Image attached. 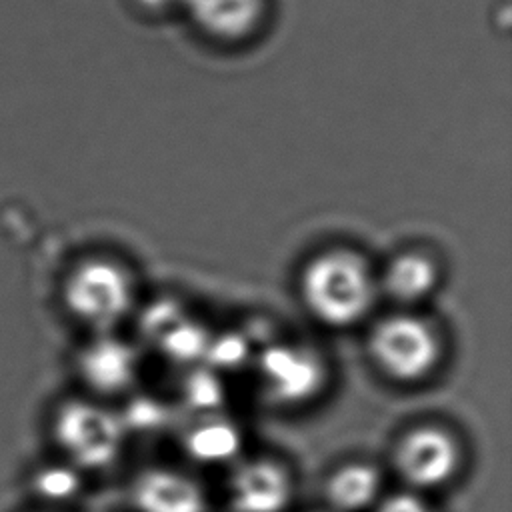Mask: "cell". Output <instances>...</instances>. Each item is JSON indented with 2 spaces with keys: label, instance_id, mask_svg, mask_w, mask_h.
I'll return each mask as SVG.
<instances>
[{
  "label": "cell",
  "instance_id": "cell-1",
  "mask_svg": "<svg viewBox=\"0 0 512 512\" xmlns=\"http://www.w3.org/2000/svg\"><path fill=\"white\" fill-rule=\"evenodd\" d=\"M378 282L366 260L346 248H332L306 262L300 296L306 310L324 326L348 328L374 306Z\"/></svg>",
  "mask_w": 512,
  "mask_h": 512
},
{
  "label": "cell",
  "instance_id": "cell-2",
  "mask_svg": "<svg viewBox=\"0 0 512 512\" xmlns=\"http://www.w3.org/2000/svg\"><path fill=\"white\" fill-rule=\"evenodd\" d=\"M436 330L414 314L380 318L368 334V354L390 380L412 384L426 378L440 360Z\"/></svg>",
  "mask_w": 512,
  "mask_h": 512
},
{
  "label": "cell",
  "instance_id": "cell-3",
  "mask_svg": "<svg viewBox=\"0 0 512 512\" xmlns=\"http://www.w3.org/2000/svg\"><path fill=\"white\" fill-rule=\"evenodd\" d=\"M68 310L98 332H110L132 308L134 290L128 272L106 258H90L76 266L64 284Z\"/></svg>",
  "mask_w": 512,
  "mask_h": 512
},
{
  "label": "cell",
  "instance_id": "cell-4",
  "mask_svg": "<svg viewBox=\"0 0 512 512\" xmlns=\"http://www.w3.org/2000/svg\"><path fill=\"white\" fill-rule=\"evenodd\" d=\"M126 426L120 414L86 400L66 402L54 422V434L74 468L100 470L122 452Z\"/></svg>",
  "mask_w": 512,
  "mask_h": 512
},
{
  "label": "cell",
  "instance_id": "cell-5",
  "mask_svg": "<svg viewBox=\"0 0 512 512\" xmlns=\"http://www.w3.org/2000/svg\"><path fill=\"white\" fill-rule=\"evenodd\" d=\"M392 462L396 474L412 490H434L458 472L460 446L444 428L418 426L398 440Z\"/></svg>",
  "mask_w": 512,
  "mask_h": 512
},
{
  "label": "cell",
  "instance_id": "cell-6",
  "mask_svg": "<svg viewBox=\"0 0 512 512\" xmlns=\"http://www.w3.org/2000/svg\"><path fill=\"white\" fill-rule=\"evenodd\" d=\"M258 374L266 396L286 406L312 400L326 380L322 358L312 348L292 342L266 346L258 356Z\"/></svg>",
  "mask_w": 512,
  "mask_h": 512
},
{
  "label": "cell",
  "instance_id": "cell-7",
  "mask_svg": "<svg viewBox=\"0 0 512 512\" xmlns=\"http://www.w3.org/2000/svg\"><path fill=\"white\" fill-rule=\"evenodd\" d=\"M292 492L290 472L270 458L244 460L228 478V500L234 512H284Z\"/></svg>",
  "mask_w": 512,
  "mask_h": 512
},
{
  "label": "cell",
  "instance_id": "cell-8",
  "mask_svg": "<svg viewBox=\"0 0 512 512\" xmlns=\"http://www.w3.org/2000/svg\"><path fill=\"white\" fill-rule=\"evenodd\" d=\"M130 502L136 512H206L208 508L202 484L168 466L142 470L130 484Z\"/></svg>",
  "mask_w": 512,
  "mask_h": 512
},
{
  "label": "cell",
  "instance_id": "cell-9",
  "mask_svg": "<svg viewBox=\"0 0 512 512\" xmlns=\"http://www.w3.org/2000/svg\"><path fill=\"white\" fill-rule=\"evenodd\" d=\"M78 370L94 392L106 396L122 394L130 390L138 378V352L126 340L110 332H100L82 348Z\"/></svg>",
  "mask_w": 512,
  "mask_h": 512
},
{
  "label": "cell",
  "instance_id": "cell-10",
  "mask_svg": "<svg viewBox=\"0 0 512 512\" xmlns=\"http://www.w3.org/2000/svg\"><path fill=\"white\" fill-rule=\"evenodd\" d=\"M190 20L206 36L220 42H240L260 30L266 0H180Z\"/></svg>",
  "mask_w": 512,
  "mask_h": 512
},
{
  "label": "cell",
  "instance_id": "cell-11",
  "mask_svg": "<svg viewBox=\"0 0 512 512\" xmlns=\"http://www.w3.org/2000/svg\"><path fill=\"white\" fill-rule=\"evenodd\" d=\"M382 492V474L374 464L350 462L336 468L324 486L332 512H364L374 508Z\"/></svg>",
  "mask_w": 512,
  "mask_h": 512
},
{
  "label": "cell",
  "instance_id": "cell-12",
  "mask_svg": "<svg viewBox=\"0 0 512 512\" xmlns=\"http://www.w3.org/2000/svg\"><path fill=\"white\" fill-rule=\"evenodd\" d=\"M438 282L436 262L416 250L394 256L382 274L386 296L398 304H416L424 300Z\"/></svg>",
  "mask_w": 512,
  "mask_h": 512
},
{
  "label": "cell",
  "instance_id": "cell-13",
  "mask_svg": "<svg viewBox=\"0 0 512 512\" xmlns=\"http://www.w3.org/2000/svg\"><path fill=\"white\" fill-rule=\"evenodd\" d=\"M184 446L186 452L202 464H222L238 454L242 434L232 422L208 416L186 432Z\"/></svg>",
  "mask_w": 512,
  "mask_h": 512
},
{
  "label": "cell",
  "instance_id": "cell-14",
  "mask_svg": "<svg viewBox=\"0 0 512 512\" xmlns=\"http://www.w3.org/2000/svg\"><path fill=\"white\" fill-rule=\"evenodd\" d=\"M162 350L170 356V358H178V360H192L196 356L206 354L210 336L208 332L194 324V322H186L184 318H180L168 332H164L158 338Z\"/></svg>",
  "mask_w": 512,
  "mask_h": 512
},
{
  "label": "cell",
  "instance_id": "cell-15",
  "mask_svg": "<svg viewBox=\"0 0 512 512\" xmlns=\"http://www.w3.org/2000/svg\"><path fill=\"white\" fill-rule=\"evenodd\" d=\"M36 490L46 500H68L80 490V476L74 466H48L34 480Z\"/></svg>",
  "mask_w": 512,
  "mask_h": 512
},
{
  "label": "cell",
  "instance_id": "cell-16",
  "mask_svg": "<svg viewBox=\"0 0 512 512\" xmlns=\"http://www.w3.org/2000/svg\"><path fill=\"white\" fill-rule=\"evenodd\" d=\"M184 394H186V402L202 412H212L214 406L220 402L222 398V390L218 380L208 374V372H200L188 378L186 386H184Z\"/></svg>",
  "mask_w": 512,
  "mask_h": 512
},
{
  "label": "cell",
  "instance_id": "cell-17",
  "mask_svg": "<svg viewBox=\"0 0 512 512\" xmlns=\"http://www.w3.org/2000/svg\"><path fill=\"white\" fill-rule=\"evenodd\" d=\"M126 430L128 428H156L164 422V410L154 400H140L130 406V412L120 416Z\"/></svg>",
  "mask_w": 512,
  "mask_h": 512
},
{
  "label": "cell",
  "instance_id": "cell-18",
  "mask_svg": "<svg viewBox=\"0 0 512 512\" xmlns=\"http://www.w3.org/2000/svg\"><path fill=\"white\" fill-rule=\"evenodd\" d=\"M206 356H210L220 366H234L246 358V342L236 336H228L220 340L210 338Z\"/></svg>",
  "mask_w": 512,
  "mask_h": 512
},
{
  "label": "cell",
  "instance_id": "cell-19",
  "mask_svg": "<svg viewBox=\"0 0 512 512\" xmlns=\"http://www.w3.org/2000/svg\"><path fill=\"white\" fill-rule=\"evenodd\" d=\"M374 512H434L416 492H394L376 502Z\"/></svg>",
  "mask_w": 512,
  "mask_h": 512
},
{
  "label": "cell",
  "instance_id": "cell-20",
  "mask_svg": "<svg viewBox=\"0 0 512 512\" xmlns=\"http://www.w3.org/2000/svg\"><path fill=\"white\" fill-rule=\"evenodd\" d=\"M140 8H144L150 14H164L176 6H180V0H136Z\"/></svg>",
  "mask_w": 512,
  "mask_h": 512
}]
</instances>
